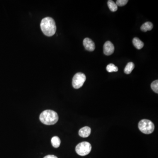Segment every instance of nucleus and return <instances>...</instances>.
Returning <instances> with one entry per match:
<instances>
[{
	"label": "nucleus",
	"instance_id": "f8f14e48",
	"mask_svg": "<svg viewBox=\"0 0 158 158\" xmlns=\"http://www.w3.org/2000/svg\"><path fill=\"white\" fill-rule=\"evenodd\" d=\"M108 5L109 9L112 12L116 11L118 9V6L115 2L112 0H109L108 1Z\"/></svg>",
	"mask_w": 158,
	"mask_h": 158
},
{
	"label": "nucleus",
	"instance_id": "2eb2a0df",
	"mask_svg": "<svg viewBox=\"0 0 158 158\" xmlns=\"http://www.w3.org/2000/svg\"><path fill=\"white\" fill-rule=\"evenodd\" d=\"M152 89V90L155 92L156 93H158V80H156L155 81H153L151 85Z\"/></svg>",
	"mask_w": 158,
	"mask_h": 158
},
{
	"label": "nucleus",
	"instance_id": "423d86ee",
	"mask_svg": "<svg viewBox=\"0 0 158 158\" xmlns=\"http://www.w3.org/2000/svg\"><path fill=\"white\" fill-rule=\"evenodd\" d=\"M115 47L112 42L107 41L104 44L103 46L104 53L106 55H110L113 53Z\"/></svg>",
	"mask_w": 158,
	"mask_h": 158
},
{
	"label": "nucleus",
	"instance_id": "9b49d317",
	"mask_svg": "<svg viewBox=\"0 0 158 158\" xmlns=\"http://www.w3.org/2000/svg\"><path fill=\"white\" fill-rule=\"evenodd\" d=\"M135 68V64L133 62H130L128 63L124 69V73L127 74H129Z\"/></svg>",
	"mask_w": 158,
	"mask_h": 158
},
{
	"label": "nucleus",
	"instance_id": "7ed1b4c3",
	"mask_svg": "<svg viewBox=\"0 0 158 158\" xmlns=\"http://www.w3.org/2000/svg\"><path fill=\"white\" fill-rule=\"evenodd\" d=\"M138 128L144 134L149 135L154 131L155 126L153 123L149 120L144 119L139 122Z\"/></svg>",
	"mask_w": 158,
	"mask_h": 158
},
{
	"label": "nucleus",
	"instance_id": "0eeeda50",
	"mask_svg": "<svg viewBox=\"0 0 158 158\" xmlns=\"http://www.w3.org/2000/svg\"><path fill=\"white\" fill-rule=\"evenodd\" d=\"M83 45L87 51L93 52L95 49V46L94 42L89 38H86L84 39Z\"/></svg>",
	"mask_w": 158,
	"mask_h": 158
},
{
	"label": "nucleus",
	"instance_id": "dca6fc26",
	"mask_svg": "<svg viewBox=\"0 0 158 158\" xmlns=\"http://www.w3.org/2000/svg\"><path fill=\"white\" fill-rule=\"evenodd\" d=\"M128 0H117L115 3L117 6L122 7L126 5L128 3Z\"/></svg>",
	"mask_w": 158,
	"mask_h": 158
},
{
	"label": "nucleus",
	"instance_id": "f03ea898",
	"mask_svg": "<svg viewBox=\"0 0 158 158\" xmlns=\"http://www.w3.org/2000/svg\"><path fill=\"white\" fill-rule=\"evenodd\" d=\"M40 120L45 125H54L58 122L59 116L58 114L53 110H45L40 114Z\"/></svg>",
	"mask_w": 158,
	"mask_h": 158
},
{
	"label": "nucleus",
	"instance_id": "39448f33",
	"mask_svg": "<svg viewBox=\"0 0 158 158\" xmlns=\"http://www.w3.org/2000/svg\"><path fill=\"white\" fill-rule=\"evenodd\" d=\"M86 79L85 75L82 73L76 74L73 77L72 85L75 89H79L83 86Z\"/></svg>",
	"mask_w": 158,
	"mask_h": 158
},
{
	"label": "nucleus",
	"instance_id": "20e7f679",
	"mask_svg": "<svg viewBox=\"0 0 158 158\" xmlns=\"http://www.w3.org/2000/svg\"><path fill=\"white\" fill-rule=\"evenodd\" d=\"M91 144L88 142H82L77 145L76 147V152L80 156H85L88 155L91 150Z\"/></svg>",
	"mask_w": 158,
	"mask_h": 158
},
{
	"label": "nucleus",
	"instance_id": "9d476101",
	"mask_svg": "<svg viewBox=\"0 0 158 158\" xmlns=\"http://www.w3.org/2000/svg\"><path fill=\"white\" fill-rule=\"evenodd\" d=\"M153 25L151 22H147L144 23L141 27V30L143 32H147L152 30Z\"/></svg>",
	"mask_w": 158,
	"mask_h": 158
},
{
	"label": "nucleus",
	"instance_id": "f3484780",
	"mask_svg": "<svg viewBox=\"0 0 158 158\" xmlns=\"http://www.w3.org/2000/svg\"><path fill=\"white\" fill-rule=\"evenodd\" d=\"M44 158H58L56 156H54V155H48V156H46Z\"/></svg>",
	"mask_w": 158,
	"mask_h": 158
},
{
	"label": "nucleus",
	"instance_id": "6e6552de",
	"mask_svg": "<svg viewBox=\"0 0 158 158\" xmlns=\"http://www.w3.org/2000/svg\"><path fill=\"white\" fill-rule=\"evenodd\" d=\"M91 129L88 127H84L79 130V135L82 137H87L90 136Z\"/></svg>",
	"mask_w": 158,
	"mask_h": 158
},
{
	"label": "nucleus",
	"instance_id": "1a4fd4ad",
	"mask_svg": "<svg viewBox=\"0 0 158 158\" xmlns=\"http://www.w3.org/2000/svg\"><path fill=\"white\" fill-rule=\"evenodd\" d=\"M133 43L135 47L137 49H142L144 46L143 42L137 38H135L133 39Z\"/></svg>",
	"mask_w": 158,
	"mask_h": 158
},
{
	"label": "nucleus",
	"instance_id": "4468645a",
	"mask_svg": "<svg viewBox=\"0 0 158 158\" xmlns=\"http://www.w3.org/2000/svg\"><path fill=\"white\" fill-rule=\"evenodd\" d=\"M106 70L109 73L116 72L118 71V68L113 64L111 63L107 66Z\"/></svg>",
	"mask_w": 158,
	"mask_h": 158
},
{
	"label": "nucleus",
	"instance_id": "f257e3e1",
	"mask_svg": "<svg viewBox=\"0 0 158 158\" xmlns=\"http://www.w3.org/2000/svg\"><path fill=\"white\" fill-rule=\"evenodd\" d=\"M40 28L43 33L47 37H51L55 34L56 26L55 22L51 17L43 18L40 23Z\"/></svg>",
	"mask_w": 158,
	"mask_h": 158
},
{
	"label": "nucleus",
	"instance_id": "ddd939ff",
	"mask_svg": "<svg viewBox=\"0 0 158 158\" xmlns=\"http://www.w3.org/2000/svg\"><path fill=\"white\" fill-rule=\"evenodd\" d=\"M52 145L54 148H57L60 147L61 144V140L58 137H53L51 140Z\"/></svg>",
	"mask_w": 158,
	"mask_h": 158
}]
</instances>
